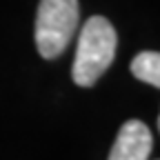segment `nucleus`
<instances>
[{"mask_svg":"<svg viewBox=\"0 0 160 160\" xmlns=\"http://www.w3.org/2000/svg\"><path fill=\"white\" fill-rule=\"evenodd\" d=\"M118 33L113 25L102 16L89 18L78 38V49L73 58V82L78 87H91L98 82L116 58Z\"/></svg>","mask_w":160,"mask_h":160,"instance_id":"nucleus-1","label":"nucleus"},{"mask_svg":"<svg viewBox=\"0 0 160 160\" xmlns=\"http://www.w3.org/2000/svg\"><path fill=\"white\" fill-rule=\"evenodd\" d=\"M151 149L153 140L149 127L142 120H127L113 140L109 160H149Z\"/></svg>","mask_w":160,"mask_h":160,"instance_id":"nucleus-3","label":"nucleus"},{"mask_svg":"<svg viewBox=\"0 0 160 160\" xmlns=\"http://www.w3.org/2000/svg\"><path fill=\"white\" fill-rule=\"evenodd\" d=\"M78 0H40L36 13V47L42 58H58L78 29Z\"/></svg>","mask_w":160,"mask_h":160,"instance_id":"nucleus-2","label":"nucleus"},{"mask_svg":"<svg viewBox=\"0 0 160 160\" xmlns=\"http://www.w3.org/2000/svg\"><path fill=\"white\" fill-rule=\"evenodd\" d=\"M131 73L142 82L158 87L160 85V56L156 51H140L131 60Z\"/></svg>","mask_w":160,"mask_h":160,"instance_id":"nucleus-4","label":"nucleus"}]
</instances>
